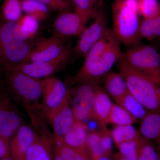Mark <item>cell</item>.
I'll return each mask as SVG.
<instances>
[{
    "instance_id": "cell-42",
    "label": "cell",
    "mask_w": 160,
    "mask_h": 160,
    "mask_svg": "<svg viewBox=\"0 0 160 160\" xmlns=\"http://www.w3.org/2000/svg\"><path fill=\"white\" fill-rule=\"evenodd\" d=\"M157 152L158 155V160H160V146H158Z\"/></svg>"
},
{
    "instance_id": "cell-20",
    "label": "cell",
    "mask_w": 160,
    "mask_h": 160,
    "mask_svg": "<svg viewBox=\"0 0 160 160\" xmlns=\"http://www.w3.org/2000/svg\"><path fill=\"white\" fill-rule=\"evenodd\" d=\"M55 151L64 160H91L87 149H77L66 145L63 138L54 137Z\"/></svg>"
},
{
    "instance_id": "cell-33",
    "label": "cell",
    "mask_w": 160,
    "mask_h": 160,
    "mask_svg": "<svg viewBox=\"0 0 160 160\" xmlns=\"http://www.w3.org/2000/svg\"><path fill=\"white\" fill-rule=\"evenodd\" d=\"M137 160H158L155 143L144 138L139 150Z\"/></svg>"
},
{
    "instance_id": "cell-18",
    "label": "cell",
    "mask_w": 160,
    "mask_h": 160,
    "mask_svg": "<svg viewBox=\"0 0 160 160\" xmlns=\"http://www.w3.org/2000/svg\"><path fill=\"white\" fill-rule=\"evenodd\" d=\"M87 128L83 122L75 120L71 128L63 137L64 142L73 148L87 149Z\"/></svg>"
},
{
    "instance_id": "cell-23",
    "label": "cell",
    "mask_w": 160,
    "mask_h": 160,
    "mask_svg": "<svg viewBox=\"0 0 160 160\" xmlns=\"http://www.w3.org/2000/svg\"><path fill=\"white\" fill-rule=\"evenodd\" d=\"M139 34L141 40L145 39L149 41L160 38V12L153 18L143 19L141 21Z\"/></svg>"
},
{
    "instance_id": "cell-11",
    "label": "cell",
    "mask_w": 160,
    "mask_h": 160,
    "mask_svg": "<svg viewBox=\"0 0 160 160\" xmlns=\"http://www.w3.org/2000/svg\"><path fill=\"white\" fill-rule=\"evenodd\" d=\"M70 58L69 53L53 61L26 62L12 69L18 70L36 78H47L65 68Z\"/></svg>"
},
{
    "instance_id": "cell-25",
    "label": "cell",
    "mask_w": 160,
    "mask_h": 160,
    "mask_svg": "<svg viewBox=\"0 0 160 160\" xmlns=\"http://www.w3.org/2000/svg\"><path fill=\"white\" fill-rule=\"evenodd\" d=\"M20 0H3L1 9V18L8 22H17L22 16Z\"/></svg>"
},
{
    "instance_id": "cell-29",
    "label": "cell",
    "mask_w": 160,
    "mask_h": 160,
    "mask_svg": "<svg viewBox=\"0 0 160 160\" xmlns=\"http://www.w3.org/2000/svg\"><path fill=\"white\" fill-rule=\"evenodd\" d=\"M100 131L89 132L87 136L86 149L91 160H96L103 157L100 146Z\"/></svg>"
},
{
    "instance_id": "cell-43",
    "label": "cell",
    "mask_w": 160,
    "mask_h": 160,
    "mask_svg": "<svg viewBox=\"0 0 160 160\" xmlns=\"http://www.w3.org/2000/svg\"><path fill=\"white\" fill-rule=\"evenodd\" d=\"M66 1H68V2H69L70 3V1H71V0H66ZM71 1H72V0H71Z\"/></svg>"
},
{
    "instance_id": "cell-32",
    "label": "cell",
    "mask_w": 160,
    "mask_h": 160,
    "mask_svg": "<svg viewBox=\"0 0 160 160\" xmlns=\"http://www.w3.org/2000/svg\"><path fill=\"white\" fill-rule=\"evenodd\" d=\"M38 20L29 15H22L17 22L30 39L34 37L39 28Z\"/></svg>"
},
{
    "instance_id": "cell-14",
    "label": "cell",
    "mask_w": 160,
    "mask_h": 160,
    "mask_svg": "<svg viewBox=\"0 0 160 160\" xmlns=\"http://www.w3.org/2000/svg\"><path fill=\"white\" fill-rule=\"evenodd\" d=\"M69 99L70 94L59 107L46 114L52 125L54 137H64L74 123V114Z\"/></svg>"
},
{
    "instance_id": "cell-15",
    "label": "cell",
    "mask_w": 160,
    "mask_h": 160,
    "mask_svg": "<svg viewBox=\"0 0 160 160\" xmlns=\"http://www.w3.org/2000/svg\"><path fill=\"white\" fill-rule=\"evenodd\" d=\"M31 127L22 125L11 138L10 155L13 160H26V153L37 138Z\"/></svg>"
},
{
    "instance_id": "cell-37",
    "label": "cell",
    "mask_w": 160,
    "mask_h": 160,
    "mask_svg": "<svg viewBox=\"0 0 160 160\" xmlns=\"http://www.w3.org/2000/svg\"><path fill=\"white\" fill-rule=\"evenodd\" d=\"M112 160H127L119 152H117L113 156Z\"/></svg>"
},
{
    "instance_id": "cell-38",
    "label": "cell",
    "mask_w": 160,
    "mask_h": 160,
    "mask_svg": "<svg viewBox=\"0 0 160 160\" xmlns=\"http://www.w3.org/2000/svg\"><path fill=\"white\" fill-rule=\"evenodd\" d=\"M54 160H64L61 158L59 155L58 154L57 152L55 151V156Z\"/></svg>"
},
{
    "instance_id": "cell-9",
    "label": "cell",
    "mask_w": 160,
    "mask_h": 160,
    "mask_svg": "<svg viewBox=\"0 0 160 160\" xmlns=\"http://www.w3.org/2000/svg\"><path fill=\"white\" fill-rule=\"evenodd\" d=\"M77 89L72 104L75 120L83 122L92 119L95 102V92L98 83L80 84Z\"/></svg>"
},
{
    "instance_id": "cell-24",
    "label": "cell",
    "mask_w": 160,
    "mask_h": 160,
    "mask_svg": "<svg viewBox=\"0 0 160 160\" xmlns=\"http://www.w3.org/2000/svg\"><path fill=\"white\" fill-rule=\"evenodd\" d=\"M138 120L122 106L113 103L108 118V124L116 126L132 125Z\"/></svg>"
},
{
    "instance_id": "cell-27",
    "label": "cell",
    "mask_w": 160,
    "mask_h": 160,
    "mask_svg": "<svg viewBox=\"0 0 160 160\" xmlns=\"http://www.w3.org/2000/svg\"><path fill=\"white\" fill-rule=\"evenodd\" d=\"M21 2L22 11L39 21L45 20L49 15V8L36 0H22Z\"/></svg>"
},
{
    "instance_id": "cell-3",
    "label": "cell",
    "mask_w": 160,
    "mask_h": 160,
    "mask_svg": "<svg viewBox=\"0 0 160 160\" xmlns=\"http://www.w3.org/2000/svg\"><path fill=\"white\" fill-rule=\"evenodd\" d=\"M112 11V30L121 43L130 48L140 43L138 0H115Z\"/></svg>"
},
{
    "instance_id": "cell-26",
    "label": "cell",
    "mask_w": 160,
    "mask_h": 160,
    "mask_svg": "<svg viewBox=\"0 0 160 160\" xmlns=\"http://www.w3.org/2000/svg\"><path fill=\"white\" fill-rule=\"evenodd\" d=\"M111 135L116 146L124 142L137 139L141 136L132 125L116 126L111 131Z\"/></svg>"
},
{
    "instance_id": "cell-36",
    "label": "cell",
    "mask_w": 160,
    "mask_h": 160,
    "mask_svg": "<svg viewBox=\"0 0 160 160\" xmlns=\"http://www.w3.org/2000/svg\"><path fill=\"white\" fill-rule=\"evenodd\" d=\"M9 143V141H7L0 135V159L10 153Z\"/></svg>"
},
{
    "instance_id": "cell-4",
    "label": "cell",
    "mask_w": 160,
    "mask_h": 160,
    "mask_svg": "<svg viewBox=\"0 0 160 160\" xmlns=\"http://www.w3.org/2000/svg\"><path fill=\"white\" fill-rule=\"evenodd\" d=\"M117 64L118 70L125 79L129 93L149 111H160L159 85L135 71L122 57Z\"/></svg>"
},
{
    "instance_id": "cell-40",
    "label": "cell",
    "mask_w": 160,
    "mask_h": 160,
    "mask_svg": "<svg viewBox=\"0 0 160 160\" xmlns=\"http://www.w3.org/2000/svg\"><path fill=\"white\" fill-rule=\"evenodd\" d=\"M0 160H13V159H12V158L11 157L10 153H9L8 155L6 156L3 158L1 159Z\"/></svg>"
},
{
    "instance_id": "cell-35",
    "label": "cell",
    "mask_w": 160,
    "mask_h": 160,
    "mask_svg": "<svg viewBox=\"0 0 160 160\" xmlns=\"http://www.w3.org/2000/svg\"><path fill=\"white\" fill-rule=\"evenodd\" d=\"M47 6L49 9L62 12L69 10L70 3L66 0H36Z\"/></svg>"
},
{
    "instance_id": "cell-39",
    "label": "cell",
    "mask_w": 160,
    "mask_h": 160,
    "mask_svg": "<svg viewBox=\"0 0 160 160\" xmlns=\"http://www.w3.org/2000/svg\"><path fill=\"white\" fill-rule=\"evenodd\" d=\"M157 40V41L156 42V46H155V47L160 52V38Z\"/></svg>"
},
{
    "instance_id": "cell-19",
    "label": "cell",
    "mask_w": 160,
    "mask_h": 160,
    "mask_svg": "<svg viewBox=\"0 0 160 160\" xmlns=\"http://www.w3.org/2000/svg\"><path fill=\"white\" fill-rule=\"evenodd\" d=\"M103 82L106 92L115 101L129 92L125 79L119 72H108L104 76Z\"/></svg>"
},
{
    "instance_id": "cell-16",
    "label": "cell",
    "mask_w": 160,
    "mask_h": 160,
    "mask_svg": "<svg viewBox=\"0 0 160 160\" xmlns=\"http://www.w3.org/2000/svg\"><path fill=\"white\" fill-rule=\"evenodd\" d=\"M113 103L108 95L98 86L95 92V102L92 119L94 120L101 130H106L109 113Z\"/></svg>"
},
{
    "instance_id": "cell-8",
    "label": "cell",
    "mask_w": 160,
    "mask_h": 160,
    "mask_svg": "<svg viewBox=\"0 0 160 160\" xmlns=\"http://www.w3.org/2000/svg\"><path fill=\"white\" fill-rule=\"evenodd\" d=\"M93 17V22L87 28L85 27L79 35L74 48L75 54L78 58L85 57L107 29V21L103 10L98 9Z\"/></svg>"
},
{
    "instance_id": "cell-7",
    "label": "cell",
    "mask_w": 160,
    "mask_h": 160,
    "mask_svg": "<svg viewBox=\"0 0 160 160\" xmlns=\"http://www.w3.org/2000/svg\"><path fill=\"white\" fill-rule=\"evenodd\" d=\"M69 53L70 50L65 46V38L53 33L35 44L27 62L53 61Z\"/></svg>"
},
{
    "instance_id": "cell-28",
    "label": "cell",
    "mask_w": 160,
    "mask_h": 160,
    "mask_svg": "<svg viewBox=\"0 0 160 160\" xmlns=\"http://www.w3.org/2000/svg\"><path fill=\"white\" fill-rule=\"evenodd\" d=\"M144 138L142 135L136 139L124 142L118 145L119 152L127 160H137L140 147Z\"/></svg>"
},
{
    "instance_id": "cell-41",
    "label": "cell",
    "mask_w": 160,
    "mask_h": 160,
    "mask_svg": "<svg viewBox=\"0 0 160 160\" xmlns=\"http://www.w3.org/2000/svg\"><path fill=\"white\" fill-rule=\"evenodd\" d=\"M96 160H112V159L106 157H102Z\"/></svg>"
},
{
    "instance_id": "cell-12",
    "label": "cell",
    "mask_w": 160,
    "mask_h": 160,
    "mask_svg": "<svg viewBox=\"0 0 160 160\" xmlns=\"http://www.w3.org/2000/svg\"><path fill=\"white\" fill-rule=\"evenodd\" d=\"M87 21L74 11L62 12L53 23V33L63 38L79 36Z\"/></svg>"
},
{
    "instance_id": "cell-17",
    "label": "cell",
    "mask_w": 160,
    "mask_h": 160,
    "mask_svg": "<svg viewBox=\"0 0 160 160\" xmlns=\"http://www.w3.org/2000/svg\"><path fill=\"white\" fill-rule=\"evenodd\" d=\"M141 135L160 146V111H149L142 120Z\"/></svg>"
},
{
    "instance_id": "cell-6",
    "label": "cell",
    "mask_w": 160,
    "mask_h": 160,
    "mask_svg": "<svg viewBox=\"0 0 160 160\" xmlns=\"http://www.w3.org/2000/svg\"><path fill=\"white\" fill-rule=\"evenodd\" d=\"M5 82L15 97L27 108L35 107L43 95V80L32 77L18 70L11 69L3 72Z\"/></svg>"
},
{
    "instance_id": "cell-1",
    "label": "cell",
    "mask_w": 160,
    "mask_h": 160,
    "mask_svg": "<svg viewBox=\"0 0 160 160\" xmlns=\"http://www.w3.org/2000/svg\"><path fill=\"white\" fill-rule=\"evenodd\" d=\"M121 42L112 29L107 27L102 37L85 56L82 66L72 82L99 83L122 56Z\"/></svg>"
},
{
    "instance_id": "cell-10",
    "label": "cell",
    "mask_w": 160,
    "mask_h": 160,
    "mask_svg": "<svg viewBox=\"0 0 160 160\" xmlns=\"http://www.w3.org/2000/svg\"><path fill=\"white\" fill-rule=\"evenodd\" d=\"M22 120L10 97L6 93L0 94V135L10 142L19 128Z\"/></svg>"
},
{
    "instance_id": "cell-31",
    "label": "cell",
    "mask_w": 160,
    "mask_h": 160,
    "mask_svg": "<svg viewBox=\"0 0 160 160\" xmlns=\"http://www.w3.org/2000/svg\"><path fill=\"white\" fill-rule=\"evenodd\" d=\"M74 7V11L87 21L93 17L97 11L96 9V0H72Z\"/></svg>"
},
{
    "instance_id": "cell-13",
    "label": "cell",
    "mask_w": 160,
    "mask_h": 160,
    "mask_svg": "<svg viewBox=\"0 0 160 160\" xmlns=\"http://www.w3.org/2000/svg\"><path fill=\"white\" fill-rule=\"evenodd\" d=\"M43 81V103L46 114L59 107L70 92L64 83L57 78L47 77Z\"/></svg>"
},
{
    "instance_id": "cell-21",
    "label": "cell",
    "mask_w": 160,
    "mask_h": 160,
    "mask_svg": "<svg viewBox=\"0 0 160 160\" xmlns=\"http://www.w3.org/2000/svg\"><path fill=\"white\" fill-rule=\"evenodd\" d=\"M115 102L137 120L142 119L149 111L129 92Z\"/></svg>"
},
{
    "instance_id": "cell-34",
    "label": "cell",
    "mask_w": 160,
    "mask_h": 160,
    "mask_svg": "<svg viewBox=\"0 0 160 160\" xmlns=\"http://www.w3.org/2000/svg\"><path fill=\"white\" fill-rule=\"evenodd\" d=\"M100 146L103 157L112 159V138L111 131L107 129L100 130Z\"/></svg>"
},
{
    "instance_id": "cell-22",
    "label": "cell",
    "mask_w": 160,
    "mask_h": 160,
    "mask_svg": "<svg viewBox=\"0 0 160 160\" xmlns=\"http://www.w3.org/2000/svg\"><path fill=\"white\" fill-rule=\"evenodd\" d=\"M26 160H52L48 140L37 137L27 151Z\"/></svg>"
},
{
    "instance_id": "cell-30",
    "label": "cell",
    "mask_w": 160,
    "mask_h": 160,
    "mask_svg": "<svg viewBox=\"0 0 160 160\" xmlns=\"http://www.w3.org/2000/svg\"><path fill=\"white\" fill-rule=\"evenodd\" d=\"M140 15L143 19L153 18L160 12V4L158 0H138Z\"/></svg>"
},
{
    "instance_id": "cell-2",
    "label": "cell",
    "mask_w": 160,
    "mask_h": 160,
    "mask_svg": "<svg viewBox=\"0 0 160 160\" xmlns=\"http://www.w3.org/2000/svg\"><path fill=\"white\" fill-rule=\"evenodd\" d=\"M17 22L0 19V72L27 62L34 46Z\"/></svg>"
},
{
    "instance_id": "cell-5",
    "label": "cell",
    "mask_w": 160,
    "mask_h": 160,
    "mask_svg": "<svg viewBox=\"0 0 160 160\" xmlns=\"http://www.w3.org/2000/svg\"><path fill=\"white\" fill-rule=\"evenodd\" d=\"M122 58L135 71L160 86V52L155 46L138 43L123 53Z\"/></svg>"
}]
</instances>
